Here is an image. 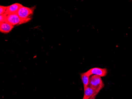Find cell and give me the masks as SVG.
<instances>
[{
  "label": "cell",
  "instance_id": "7c38bea8",
  "mask_svg": "<svg viewBox=\"0 0 132 99\" xmlns=\"http://www.w3.org/2000/svg\"></svg>",
  "mask_w": 132,
  "mask_h": 99
},
{
  "label": "cell",
  "instance_id": "5b68a950",
  "mask_svg": "<svg viewBox=\"0 0 132 99\" xmlns=\"http://www.w3.org/2000/svg\"><path fill=\"white\" fill-rule=\"evenodd\" d=\"M97 92L94 89L89 86L84 88V95L83 99H89L93 96H97Z\"/></svg>",
  "mask_w": 132,
  "mask_h": 99
},
{
  "label": "cell",
  "instance_id": "3957f363",
  "mask_svg": "<svg viewBox=\"0 0 132 99\" xmlns=\"http://www.w3.org/2000/svg\"><path fill=\"white\" fill-rule=\"evenodd\" d=\"M6 19L5 22H7L12 26H18L20 24H24L23 21L18 15L17 13L15 14H8L5 13Z\"/></svg>",
  "mask_w": 132,
  "mask_h": 99
},
{
  "label": "cell",
  "instance_id": "30bf717a",
  "mask_svg": "<svg viewBox=\"0 0 132 99\" xmlns=\"http://www.w3.org/2000/svg\"><path fill=\"white\" fill-rule=\"evenodd\" d=\"M6 19V16L5 14L0 15V22H5Z\"/></svg>",
  "mask_w": 132,
  "mask_h": 99
},
{
  "label": "cell",
  "instance_id": "8992f818",
  "mask_svg": "<svg viewBox=\"0 0 132 99\" xmlns=\"http://www.w3.org/2000/svg\"><path fill=\"white\" fill-rule=\"evenodd\" d=\"M23 5L18 3L13 4L9 6H7L6 14H15L18 13V11Z\"/></svg>",
  "mask_w": 132,
  "mask_h": 99
},
{
  "label": "cell",
  "instance_id": "277c9868",
  "mask_svg": "<svg viewBox=\"0 0 132 99\" xmlns=\"http://www.w3.org/2000/svg\"><path fill=\"white\" fill-rule=\"evenodd\" d=\"M89 76L93 75H97L100 77L106 76L107 74L108 71L106 68H101L100 67H93L89 69L86 72Z\"/></svg>",
  "mask_w": 132,
  "mask_h": 99
},
{
  "label": "cell",
  "instance_id": "ba28073f",
  "mask_svg": "<svg viewBox=\"0 0 132 99\" xmlns=\"http://www.w3.org/2000/svg\"><path fill=\"white\" fill-rule=\"evenodd\" d=\"M90 76L87 75L86 72L82 73L81 74V77L84 85V88L88 86L89 83Z\"/></svg>",
  "mask_w": 132,
  "mask_h": 99
},
{
  "label": "cell",
  "instance_id": "6da1fadb",
  "mask_svg": "<svg viewBox=\"0 0 132 99\" xmlns=\"http://www.w3.org/2000/svg\"><path fill=\"white\" fill-rule=\"evenodd\" d=\"M34 9V7L29 8L23 6L20 8L17 14L24 23H26L31 19Z\"/></svg>",
  "mask_w": 132,
  "mask_h": 99
},
{
  "label": "cell",
  "instance_id": "7a4b0ae2",
  "mask_svg": "<svg viewBox=\"0 0 132 99\" xmlns=\"http://www.w3.org/2000/svg\"><path fill=\"white\" fill-rule=\"evenodd\" d=\"M89 86L93 88L98 93L104 87V84L101 77L93 75L90 78Z\"/></svg>",
  "mask_w": 132,
  "mask_h": 99
},
{
  "label": "cell",
  "instance_id": "9c48e42d",
  "mask_svg": "<svg viewBox=\"0 0 132 99\" xmlns=\"http://www.w3.org/2000/svg\"><path fill=\"white\" fill-rule=\"evenodd\" d=\"M7 8V6H1V5L0 6V15L5 14Z\"/></svg>",
  "mask_w": 132,
  "mask_h": 99
},
{
  "label": "cell",
  "instance_id": "8fae6325",
  "mask_svg": "<svg viewBox=\"0 0 132 99\" xmlns=\"http://www.w3.org/2000/svg\"><path fill=\"white\" fill-rule=\"evenodd\" d=\"M96 97V96H93L91 97L89 99H95Z\"/></svg>",
  "mask_w": 132,
  "mask_h": 99
},
{
  "label": "cell",
  "instance_id": "52a82bcc",
  "mask_svg": "<svg viewBox=\"0 0 132 99\" xmlns=\"http://www.w3.org/2000/svg\"><path fill=\"white\" fill-rule=\"evenodd\" d=\"M14 27L6 22H0V32L3 33H8L11 32Z\"/></svg>",
  "mask_w": 132,
  "mask_h": 99
}]
</instances>
